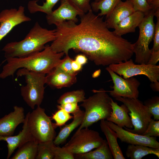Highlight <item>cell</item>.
<instances>
[{"mask_svg":"<svg viewBox=\"0 0 159 159\" xmlns=\"http://www.w3.org/2000/svg\"><path fill=\"white\" fill-rule=\"evenodd\" d=\"M79 16L78 24L68 21L56 25L55 39L50 46L54 52L67 56L72 49L82 52L98 66H109L131 59L133 44L109 30L103 17L92 9Z\"/></svg>","mask_w":159,"mask_h":159,"instance_id":"1","label":"cell"},{"mask_svg":"<svg viewBox=\"0 0 159 159\" xmlns=\"http://www.w3.org/2000/svg\"><path fill=\"white\" fill-rule=\"evenodd\" d=\"M64 54L63 52H54L47 45L41 51L26 57L6 58L7 63L0 73V78L13 76L20 68L46 74L58 64Z\"/></svg>","mask_w":159,"mask_h":159,"instance_id":"2","label":"cell"},{"mask_svg":"<svg viewBox=\"0 0 159 159\" xmlns=\"http://www.w3.org/2000/svg\"><path fill=\"white\" fill-rule=\"evenodd\" d=\"M55 32V29L43 28L36 22L23 40L5 45L2 49L5 57H24L41 51L46 43L54 40Z\"/></svg>","mask_w":159,"mask_h":159,"instance_id":"3","label":"cell"},{"mask_svg":"<svg viewBox=\"0 0 159 159\" xmlns=\"http://www.w3.org/2000/svg\"><path fill=\"white\" fill-rule=\"evenodd\" d=\"M95 93L85 99L80 106L85 109L83 121L77 130L88 128L99 120H106L112 112V98L103 89L94 90Z\"/></svg>","mask_w":159,"mask_h":159,"instance_id":"4","label":"cell"},{"mask_svg":"<svg viewBox=\"0 0 159 159\" xmlns=\"http://www.w3.org/2000/svg\"><path fill=\"white\" fill-rule=\"evenodd\" d=\"M16 75L17 77H25L26 84L21 88V95L25 102L32 109L36 105L40 106L44 98L46 74L21 68Z\"/></svg>","mask_w":159,"mask_h":159,"instance_id":"5","label":"cell"},{"mask_svg":"<svg viewBox=\"0 0 159 159\" xmlns=\"http://www.w3.org/2000/svg\"><path fill=\"white\" fill-rule=\"evenodd\" d=\"M28 112L27 125L34 140L38 143L53 141L56 135L55 128L45 109L37 106L32 112Z\"/></svg>","mask_w":159,"mask_h":159,"instance_id":"6","label":"cell"},{"mask_svg":"<svg viewBox=\"0 0 159 159\" xmlns=\"http://www.w3.org/2000/svg\"><path fill=\"white\" fill-rule=\"evenodd\" d=\"M155 10L152 9L145 14L142 22L138 26V39L133 45V52L135 55V62L138 64H147L151 54L149 45L153 40L155 24L154 21Z\"/></svg>","mask_w":159,"mask_h":159,"instance_id":"7","label":"cell"},{"mask_svg":"<svg viewBox=\"0 0 159 159\" xmlns=\"http://www.w3.org/2000/svg\"><path fill=\"white\" fill-rule=\"evenodd\" d=\"M114 97L126 105L130 111L128 114L134 129L124 127L125 129L134 133L143 135L152 116L148 108L138 98L131 99L119 96Z\"/></svg>","mask_w":159,"mask_h":159,"instance_id":"8","label":"cell"},{"mask_svg":"<svg viewBox=\"0 0 159 159\" xmlns=\"http://www.w3.org/2000/svg\"><path fill=\"white\" fill-rule=\"evenodd\" d=\"M104 140L98 132L84 128L77 130L63 147L74 155L84 153L98 148Z\"/></svg>","mask_w":159,"mask_h":159,"instance_id":"9","label":"cell"},{"mask_svg":"<svg viewBox=\"0 0 159 159\" xmlns=\"http://www.w3.org/2000/svg\"><path fill=\"white\" fill-rule=\"evenodd\" d=\"M113 72L124 79L138 75L146 76L151 82L159 81V66L144 64H135L132 60H128L118 63L112 64L108 66Z\"/></svg>","mask_w":159,"mask_h":159,"instance_id":"10","label":"cell"},{"mask_svg":"<svg viewBox=\"0 0 159 159\" xmlns=\"http://www.w3.org/2000/svg\"><path fill=\"white\" fill-rule=\"evenodd\" d=\"M109 73L114 85L112 90L106 91L109 92L113 97L119 96L125 98L137 99L139 95L138 87L140 82L133 77L124 79L112 71L108 67L106 68Z\"/></svg>","mask_w":159,"mask_h":159,"instance_id":"11","label":"cell"},{"mask_svg":"<svg viewBox=\"0 0 159 159\" xmlns=\"http://www.w3.org/2000/svg\"><path fill=\"white\" fill-rule=\"evenodd\" d=\"M24 8L20 6L18 9H5L0 13V41L15 26L31 19L25 15Z\"/></svg>","mask_w":159,"mask_h":159,"instance_id":"12","label":"cell"},{"mask_svg":"<svg viewBox=\"0 0 159 159\" xmlns=\"http://www.w3.org/2000/svg\"><path fill=\"white\" fill-rule=\"evenodd\" d=\"M107 125L117 134L122 142L129 144L142 145L155 148H159V143L155 137H149L134 133L120 127L113 122L105 120Z\"/></svg>","mask_w":159,"mask_h":159,"instance_id":"13","label":"cell"},{"mask_svg":"<svg viewBox=\"0 0 159 159\" xmlns=\"http://www.w3.org/2000/svg\"><path fill=\"white\" fill-rule=\"evenodd\" d=\"M60 5L55 10L47 14L46 18L49 25L56 26L65 21H78L77 17L84 13L77 9L68 0H61Z\"/></svg>","mask_w":159,"mask_h":159,"instance_id":"14","label":"cell"},{"mask_svg":"<svg viewBox=\"0 0 159 159\" xmlns=\"http://www.w3.org/2000/svg\"><path fill=\"white\" fill-rule=\"evenodd\" d=\"M13 112L0 119V135H12L16 127L24 123L25 118L24 108L15 106Z\"/></svg>","mask_w":159,"mask_h":159,"instance_id":"15","label":"cell"},{"mask_svg":"<svg viewBox=\"0 0 159 159\" xmlns=\"http://www.w3.org/2000/svg\"><path fill=\"white\" fill-rule=\"evenodd\" d=\"M136 11L129 0H121L112 11L106 16L105 21L109 29H114L122 21Z\"/></svg>","mask_w":159,"mask_h":159,"instance_id":"16","label":"cell"},{"mask_svg":"<svg viewBox=\"0 0 159 159\" xmlns=\"http://www.w3.org/2000/svg\"><path fill=\"white\" fill-rule=\"evenodd\" d=\"M28 114L29 112L25 117L22 130L20 131L17 135L9 136L0 135V141H6L7 144V159L9 158L15 150L17 148H19L27 142L34 140L29 132L27 125Z\"/></svg>","mask_w":159,"mask_h":159,"instance_id":"17","label":"cell"},{"mask_svg":"<svg viewBox=\"0 0 159 159\" xmlns=\"http://www.w3.org/2000/svg\"><path fill=\"white\" fill-rule=\"evenodd\" d=\"M46 75V84L58 89L70 87L77 81L76 76L71 75L56 66Z\"/></svg>","mask_w":159,"mask_h":159,"instance_id":"18","label":"cell"},{"mask_svg":"<svg viewBox=\"0 0 159 159\" xmlns=\"http://www.w3.org/2000/svg\"><path fill=\"white\" fill-rule=\"evenodd\" d=\"M112 112L107 120L112 122L118 126L132 129L133 128L131 118L128 113L130 111L124 104L121 106L111 100Z\"/></svg>","mask_w":159,"mask_h":159,"instance_id":"19","label":"cell"},{"mask_svg":"<svg viewBox=\"0 0 159 159\" xmlns=\"http://www.w3.org/2000/svg\"><path fill=\"white\" fill-rule=\"evenodd\" d=\"M144 14L140 11H136L120 21L114 28V32L120 36L127 33L135 32L143 20Z\"/></svg>","mask_w":159,"mask_h":159,"instance_id":"20","label":"cell"},{"mask_svg":"<svg viewBox=\"0 0 159 159\" xmlns=\"http://www.w3.org/2000/svg\"><path fill=\"white\" fill-rule=\"evenodd\" d=\"M100 129L105 135L109 147L111 152L113 159H125L117 141V133L106 124L105 120H100Z\"/></svg>","mask_w":159,"mask_h":159,"instance_id":"21","label":"cell"},{"mask_svg":"<svg viewBox=\"0 0 159 159\" xmlns=\"http://www.w3.org/2000/svg\"><path fill=\"white\" fill-rule=\"evenodd\" d=\"M84 115V111L81 110L73 114V121L62 128L53 140L54 144L55 145L57 146L62 144L66 141L71 133L81 125L83 119Z\"/></svg>","mask_w":159,"mask_h":159,"instance_id":"22","label":"cell"},{"mask_svg":"<svg viewBox=\"0 0 159 159\" xmlns=\"http://www.w3.org/2000/svg\"><path fill=\"white\" fill-rule=\"evenodd\" d=\"M74 159H113L111 152L107 141L104 140L101 145L94 151L88 152L74 154Z\"/></svg>","mask_w":159,"mask_h":159,"instance_id":"23","label":"cell"},{"mask_svg":"<svg viewBox=\"0 0 159 159\" xmlns=\"http://www.w3.org/2000/svg\"><path fill=\"white\" fill-rule=\"evenodd\" d=\"M152 154L159 158V148H155L142 145L129 144L126 152V156L131 159H141L149 154Z\"/></svg>","mask_w":159,"mask_h":159,"instance_id":"24","label":"cell"},{"mask_svg":"<svg viewBox=\"0 0 159 159\" xmlns=\"http://www.w3.org/2000/svg\"><path fill=\"white\" fill-rule=\"evenodd\" d=\"M38 143L34 140L27 142L18 148V150L11 159H36Z\"/></svg>","mask_w":159,"mask_h":159,"instance_id":"25","label":"cell"},{"mask_svg":"<svg viewBox=\"0 0 159 159\" xmlns=\"http://www.w3.org/2000/svg\"><path fill=\"white\" fill-rule=\"evenodd\" d=\"M121 0H101L98 2L94 1L90 5L93 11L97 12L100 11L98 15L102 16L109 14Z\"/></svg>","mask_w":159,"mask_h":159,"instance_id":"26","label":"cell"},{"mask_svg":"<svg viewBox=\"0 0 159 159\" xmlns=\"http://www.w3.org/2000/svg\"><path fill=\"white\" fill-rule=\"evenodd\" d=\"M61 0H45L42 5L37 3L38 0L29 1L28 4V8L30 13L42 12L48 14L52 11V9L57 3Z\"/></svg>","mask_w":159,"mask_h":159,"instance_id":"27","label":"cell"},{"mask_svg":"<svg viewBox=\"0 0 159 159\" xmlns=\"http://www.w3.org/2000/svg\"><path fill=\"white\" fill-rule=\"evenodd\" d=\"M85 93L83 90L68 92L62 95L57 101L60 105L67 103L82 102L85 99Z\"/></svg>","mask_w":159,"mask_h":159,"instance_id":"28","label":"cell"},{"mask_svg":"<svg viewBox=\"0 0 159 159\" xmlns=\"http://www.w3.org/2000/svg\"><path fill=\"white\" fill-rule=\"evenodd\" d=\"M53 141L49 142V148L54 155V159H74V155L66 148L55 145Z\"/></svg>","mask_w":159,"mask_h":159,"instance_id":"29","label":"cell"},{"mask_svg":"<svg viewBox=\"0 0 159 159\" xmlns=\"http://www.w3.org/2000/svg\"><path fill=\"white\" fill-rule=\"evenodd\" d=\"M73 117V116L71 115L64 110L59 109L52 114L51 118L55 121V123L54 124L56 128L64 125L67 121Z\"/></svg>","mask_w":159,"mask_h":159,"instance_id":"30","label":"cell"},{"mask_svg":"<svg viewBox=\"0 0 159 159\" xmlns=\"http://www.w3.org/2000/svg\"><path fill=\"white\" fill-rule=\"evenodd\" d=\"M144 104L148 109L154 120H159V97L155 96L145 100Z\"/></svg>","mask_w":159,"mask_h":159,"instance_id":"31","label":"cell"},{"mask_svg":"<svg viewBox=\"0 0 159 159\" xmlns=\"http://www.w3.org/2000/svg\"><path fill=\"white\" fill-rule=\"evenodd\" d=\"M49 142L38 143L37 154L36 159H53L54 158V155L49 147Z\"/></svg>","mask_w":159,"mask_h":159,"instance_id":"32","label":"cell"},{"mask_svg":"<svg viewBox=\"0 0 159 159\" xmlns=\"http://www.w3.org/2000/svg\"><path fill=\"white\" fill-rule=\"evenodd\" d=\"M135 11H139L144 14L153 9L152 6L149 4L147 0H129Z\"/></svg>","mask_w":159,"mask_h":159,"instance_id":"33","label":"cell"},{"mask_svg":"<svg viewBox=\"0 0 159 159\" xmlns=\"http://www.w3.org/2000/svg\"><path fill=\"white\" fill-rule=\"evenodd\" d=\"M143 135L149 136H159V120L151 119Z\"/></svg>","mask_w":159,"mask_h":159,"instance_id":"34","label":"cell"},{"mask_svg":"<svg viewBox=\"0 0 159 159\" xmlns=\"http://www.w3.org/2000/svg\"><path fill=\"white\" fill-rule=\"evenodd\" d=\"M72 60L69 55L66 56L64 59H61L57 66L71 75L76 76L77 73L75 72L72 69Z\"/></svg>","mask_w":159,"mask_h":159,"instance_id":"35","label":"cell"},{"mask_svg":"<svg viewBox=\"0 0 159 159\" xmlns=\"http://www.w3.org/2000/svg\"><path fill=\"white\" fill-rule=\"evenodd\" d=\"M77 9L86 13L92 9L90 0H68Z\"/></svg>","mask_w":159,"mask_h":159,"instance_id":"36","label":"cell"},{"mask_svg":"<svg viewBox=\"0 0 159 159\" xmlns=\"http://www.w3.org/2000/svg\"><path fill=\"white\" fill-rule=\"evenodd\" d=\"M157 18V21L155 25L153 40V45L151 49V52L159 51V12H157L154 14Z\"/></svg>","mask_w":159,"mask_h":159,"instance_id":"37","label":"cell"},{"mask_svg":"<svg viewBox=\"0 0 159 159\" xmlns=\"http://www.w3.org/2000/svg\"><path fill=\"white\" fill-rule=\"evenodd\" d=\"M58 109H62L67 112L72 114L78 112L80 109L78 103L76 102L67 103L57 105Z\"/></svg>","mask_w":159,"mask_h":159,"instance_id":"38","label":"cell"},{"mask_svg":"<svg viewBox=\"0 0 159 159\" xmlns=\"http://www.w3.org/2000/svg\"><path fill=\"white\" fill-rule=\"evenodd\" d=\"M159 61V51L151 52L148 64L156 65Z\"/></svg>","mask_w":159,"mask_h":159,"instance_id":"39","label":"cell"},{"mask_svg":"<svg viewBox=\"0 0 159 159\" xmlns=\"http://www.w3.org/2000/svg\"><path fill=\"white\" fill-rule=\"evenodd\" d=\"M74 60L80 64L83 65L87 62V58L84 54H79L76 56Z\"/></svg>","mask_w":159,"mask_h":159,"instance_id":"40","label":"cell"},{"mask_svg":"<svg viewBox=\"0 0 159 159\" xmlns=\"http://www.w3.org/2000/svg\"><path fill=\"white\" fill-rule=\"evenodd\" d=\"M72 66L73 70L77 73L82 70V65L73 59L72 62Z\"/></svg>","mask_w":159,"mask_h":159,"instance_id":"41","label":"cell"},{"mask_svg":"<svg viewBox=\"0 0 159 159\" xmlns=\"http://www.w3.org/2000/svg\"><path fill=\"white\" fill-rule=\"evenodd\" d=\"M150 87L155 92H159V82H152V83L150 84Z\"/></svg>","mask_w":159,"mask_h":159,"instance_id":"42","label":"cell"},{"mask_svg":"<svg viewBox=\"0 0 159 159\" xmlns=\"http://www.w3.org/2000/svg\"><path fill=\"white\" fill-rule=\"evenodd\" d=\"M156 0H147L148 4L150 5L151 3L153 1Z\"/></svg>","mask_w":159,"mask_h":159,"instance_id":"43","label":"cell"},{"mask_svg":"<svg viewBox=\"0 0 159 159\" xmlns=\"http://www.w3.org/2000/svg\"><path fill=\"white\" fill-rule=\"evenodd\" d=\"M101 0H95V1L96 2L99 1Z\"/></svg>","mask_w":159,"mask_h":159,"instance_id":"44","label":"cell"},{"mask_svg":"<svg viewBox=\"0 0 159 159\" xmlns=\"http://www.w3.org/2000/svg\"></svg>","mask_w":159,"mask_h":159,"instance_id":"45","label":"cell"}]
</instances>
